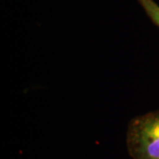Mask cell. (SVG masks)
<instances>
[{
  "mask_svg": "<svg viewBox=\"0 0 159 159\" xmlns=\"http://www.w3.org/2000/svg\"><path fill=\"white\" fill-rule=\"evenodd\" d=\"M126 142L134 159H159V111L131 119Z\"/></svg>",
  "mask_w": 159,
  "mask_h": 159,
  "instance_id": "6da1fadb",
  "label": "cell"
},
{
  "mask_svg": "<svg viewBox=\"0 0 159 159\" xmlns=\"http://www.w3.org/2000/svg\"><path fill=\"white\" fill-rule=\"evenodd\" d=\"M151 21L159 28V6L154 0H137Z\"/></svg>",
  "mask_w": 159,
  "mask_h": 159,
  "instance_id": "7a4b0ae2",
  "label": "cell"
}]
</instances>
